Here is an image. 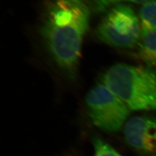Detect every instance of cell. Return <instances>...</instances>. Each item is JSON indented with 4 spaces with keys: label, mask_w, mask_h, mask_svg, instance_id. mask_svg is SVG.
Instances as JSON below:
<instances>
[{
    "label": "cell",
    "mask_w": 156,
    "mask_h": 156,
    "mask_svg": "<svg viewBox=\"0 0 156 156\" xmlns=\"http://www.w3.org/2000/svg\"><path fill=\"white\" fill-rule=\"evenodd\" d=\"M90 15L83 0H55L41 27L48 50L69 77H73L77 71Z\"/></svg>",
    "instance_id": "1"
},
{
    "label": "cell",
    "mask_w": 156,
    "mask_h": 156,
    "mask_svg": "<svg viewBox=\"0 0 156 156\" xmlns=\"http://www.w3.org/2000/svg\"><path fill=\"white\" fill-rule=\"evenodd\" d=\"M102 80L131 111H156V68L116 64Z\"/></svg>",
    "instance_id": "2"
},
{
    "label": "cell",
    "mask_w": 156,
    "mask_h": 156,
    "mask_svg": "<svg viewBox=\"0 0 156 156\" xmlns=\"http://www.w3.org/2000/svg\"><path fill=\"white\" fill-rule=\"evenodd\" d=\"M85 101L92 122L103 131L117 132L128 120L131 110L102 83L90 90Z\"/></svg>",
    "instance_id": "3"
},
{
    "label": "cell",
    "mask_w": 156,
    "mask_h": 156,
    "mask_svg": "<svg viewBox=\"0 0 156 156\" xmlns=\"http://www.w3.org/2000/svg\"><path fill=\"white\" fill-rule=\"evenodd\" d=\"M96 34L101 41L108 45L129 48L139 43L142 29L133 8L120 4L108 12L99 24Z\"/></svg>",
    "instance_id": "4"
},
{
    "label": "cell",
    "mask_w": 156,
    "mask_h": 156,
    "mask_svg": "<svg viewBox=\"0 0 156 156\" xmlns=\"http://www.w3.org/2000/svg\"><path fill=\"white\" fill-rule=\"evenodd\" d=\"M128 145L144 154H156V117L140 115L131 117L124 126Z\"/></svg>",
    "instance_id": "5"
},
{
    "label": "cell",
    "mask_w": 156,
    "mask_h": 156,
    "mask_svg": "<svg viewBox=\"0 0 156 156\" xmlns=\"http://www.w3.org/2000/svg\"><path fill=\"white\" fill-rule=\"evenodd\" d=\"M135 57L144 66L156 68V30L142 33Z\"/></svg>",
    "instance_id": "6"
},
{
    "label": "cell",
    "mask_w": 156,
    "mask_h": 156,
    "mask_svg": "<svg viewBox=\"0 0 156 156\" xmlns=\"http://www.w3.org/2000/svg\"><path fill=\"white\" fill-rule=\"evenodd\" d=\"M140 19L142 33L156 30V0L142 5Z\"/></svg>",
    "instance_id": "7"
},
{
    "label": "cell",
    "mask_w": 156,
    "mask_h": 156,
    "mask_svg": "<svg viewBox=\"0 0 156 156\" xmlns=\"http://www.w3.org/2000/svg\"><path fill=\"white\" fill-rule=\"evenodd\" d=\"M155 0H91V8L96 13H101L106 11L111 6L120 4L123 2H130L136 4H145Z\"/></svg>",
    "instance_id": "8"
},
{
    "label": "cell",
    "mask_w": 156,
    "mask_h": 156,
    "mask_svg": "<svg viewBox=\"0 0 156 156\" xmlns=\"http://www.w3.org/2000/svg\"><path fill=\"white\" fill-rule=\"evenodd\" d=\"M94 156H123L105 141L98 137L93 140Z\"/></svg>",
    "instance_id": "9"
},
{
    "label": "cell",
    "mask_w": 156,
    "mask_h": 156,
    "mask_svg": "<svg viewBox=\"0 0 156 156\" xmlns=\"http://www.w3.org/2000/svg\"><path fill=\"white\" fill-rule=\"evenodd\" d=\"M154 156H156V154H154Z\"/></svg>",
    "instance_id": "10"
}]
</instances>
